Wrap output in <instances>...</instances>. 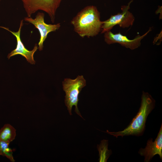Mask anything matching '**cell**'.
<instances>
[{
    "mask_svg": "<svg viewBox=\"0 0 162 162\" xmlns=\"http://www.w3.org/2000/svg\"><path fill=\"white\" fill-rule=\"evenodd\" d=\"M74 31L80 37H93L101 30L103 21L100 13L94 6H88L80 11L72 20Z\"/></svg>",
    "mask_w": 162,
    "mask_h": 162,
    "instance_id": "1",
    "label": "cell"
},
{
    "mask_svg": "<svg viewBox=\"0 0 162 162\" xmlns=\"http://www.w3.org/2000/svg\"><path fill=\"white\" fill-rule=\"evenodd\" d=\"M155 101L148 93L144 92L141 97V106L137 114L129 125L124 129L116 132H110L108 134L117 138L119 136L141 135L145 129V124L148 116L154 108Z\"/></svg>",
    "mask_w": 162,
    "mask_h": 162,
    "instance_id": "2",
    "label": "cell"
},
{
    "mask_svg": "<svg viewBox=\"0 0 162 162\" xmlns=\"http://www.w3.org/2000/svg\"><path fill=\"white\" fill-rule=\"evenodd\" d=\"M86 85V81L82 75L78 76L75 79L66 78L62 82L63 88L65 92L64 103L70 115L73 106H75V111L83 118L78 108V97L82 88Z\"/></svg>",
    "mask_w": 162,
    "mask_h": 162,
    "instance_id": "3",
    "label": "cell"
},
{
    "mask_svg": "<svg viewBox=\"0 0 162 162\" xmlns=\"http://www.w3.org/2000/svg\"><path fill=\"white\" fill-rule=\"evenodd\" d=\"M27 16L38 10H43L48 14L51 21L53 23L56 11L62 0H21Z\"/></svg>",
    "mask_w": 162,
    "mask_h": 162,
    "instance_id": "4",
    "label": "cell"
},
{
    "mask_svg": "<svg viewBox=\"0 0 162 162\" xmlns=\"http://www.w3.org/2000/svg\"><path fill=\"white\" fill-rule=\"evenodd\" d=\"M133 0L131 1L128 5L121 6V13L111 15L107 20L103 21L101 34L110 31L114 26L117 25L123 28H128L133 25L135 17L128 10L130 3Z\"/></svg>",
    "mask_w": 162,
    "mask_h": 162,
    "instance_id": "5",
    "label": "cell"
},
{
    "mask_svg": "<svg viewBox=\"0 0 162 162\" xmlns=\"http://www.w3.org/2000/svg\"><path fill=\"white\" fill-rule=\"evenodd\" d=\"M44 13L39 12L34 19L31 17L28 16L25 17L24 19L25 21L33 25L39 31L40 38L38 43V48L40 51L43 50V43L47 38L48 34L58 30L61 26L60 23L55 24L46 23L44 22Z\"/></svg>",
    "mask_w": 162,
    "mask_h": 162,
    "instance_id": "6",
    "label": "cell"
},
{
    "mask_svg": "<svg viewBox=\"0 0 162 162\" xmlns=\"http://www.w3.org/2000/svg\"><path fill=\"white\" fill-rule=\"evenodd\" d=\"M152 30L150 28L148 31L142 36L137 35L134 39L130 40L126 36L123 35L120 32L114 34L110 31L104 33L105 41L108 44L118 43L122 46L131 50L135 49L141 45V41Z\"/></svg>",
    "mask_w": 162,
    "mask_h": 162,
    "instance_id": "7",
    "label": "cell"
},
{
    "mask_svg": "<svg viewBox=\"0 0 162 162\" xmlns=\"http://www.w3.org/2000/svg\"><path fill=\"white\" fill-rule=\"evenodd\" d=\"M23 20H22L20 22L19 30L16 32H13L10 30L8 28L0 26V28H3L10 32L16 37L17 44L16 47L14 50L12 51L8 55V59L14 56L20 55L24 57L27 61L31 64H35V62L34 59V55L38 48L37 44H36L32 50H29L26 48L22 42L20 38V33L22 27L23 26Z\"/></svg>",
    "mask_w": 162,
    "mask_h": 162,
    "instance_id": "8",
    "label": "cell"
},
{
    "mask_svg": "<svg viewBox=\"0 0 162 162\" xmlns=\"http://www.w3.org/2000/svg\"><path fill=\"white\" fill-rule=\"evenodd\" d=\"M139 154L145 158L144 162H150L155 155H158L162 159V124L156 138L153 141L152 138L147 141L146 146L144 148H140Z\"/></svg>",
    "mask_w": 162,
    "mask_h": 162,
    "instance_id": "9",
    "label": "cell"
},
{
    "mask_svg": "<svg viewBox=\"0 0 162 162\" xmlns=\"http://www.w3.org/2000/svg\"><path fill=\"white\" fill-rule=\"evenodd\" d=\"M16 130L9 124H5L0 129V140L10 143L15 139Z\"/></svg>",
    "mask_w": 162,
    "mask_h": 162,
    "instance_id": "10",
    "label": "cell"
},
{
    "mask_svg": "<svg viewBox=\"0 0 162 162\" xmlns=\"http://www.w3.org/2000/svg\"><path fill=\"white\" fill-rule=\"evenodd\" d=\"M108 140H105L101 141L100 145H98V149L99 154V162H106L111 154V151L108 149Z\"/></svg>",
    "mask_w": 162,
    "mask_h": 162,
    "instance_id": "11",
    "label": "cell"
},
{
    "mask_svg": "<svg viewBox=\"0 0 162 162\" xmlns=\"http://www.w3.org/2000/svg\"><path fill=\"white\" fill-rule=\"evenodd\" d=\"M9 143L0 140V155L6 157L10 161H15L13 156L12 150L9 148Z\"/></svg>",
    "mask_w": 162,
    "mask_h": 162,
    "instance_id": "12",
    "label": "cell"
}]
</instances>
